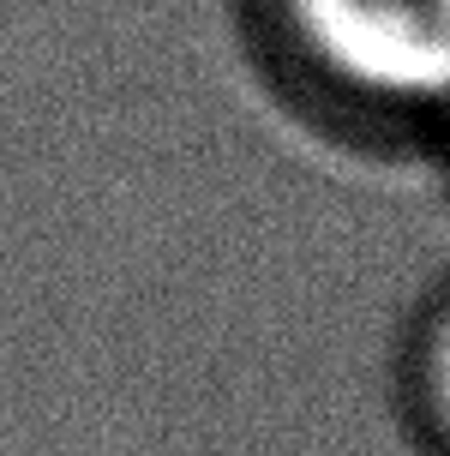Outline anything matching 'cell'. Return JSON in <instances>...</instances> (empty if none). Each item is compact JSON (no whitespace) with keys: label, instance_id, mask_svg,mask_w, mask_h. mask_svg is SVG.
<instances>
[{"label":"cell","instance_id":"obj_1","mask_svg":"<svg viewBox=\"0 0 450 456\" xmlns=\"http://www.w3.org/2000/svg\"><path fill=\"white\" fill-rule=\"evenodd\" d=\"M276 12L337 91L384 109L450 96V0H276Z\"/></svg>","mask_w":450,"mask_h":456},{"label":"cell","instance_id":"obj_2","mask_svg":"<svg viewBox=\"0 0 450 456\" xmlns=\"http://www.w3.org/2000/svg\"><path fill=\"white\" fill-rule=\"evenodd\" d=\"M432 396H438V409L450 420V324L438 330V348H432Z\"/></svg>","mask_w":450,"mask_h":456}]
</instances>
